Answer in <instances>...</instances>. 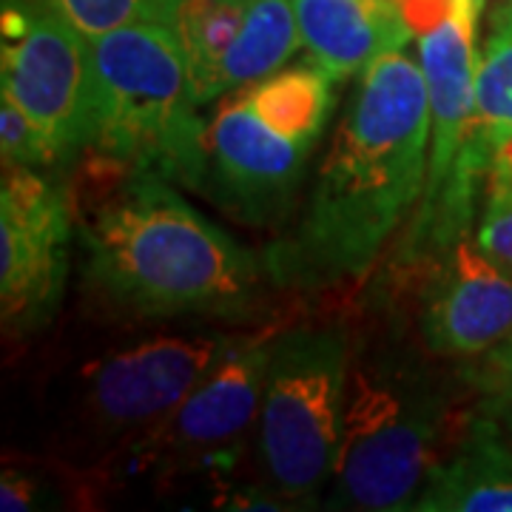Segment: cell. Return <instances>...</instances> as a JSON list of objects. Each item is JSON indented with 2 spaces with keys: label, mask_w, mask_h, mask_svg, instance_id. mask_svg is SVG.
<instances>
[{
  "label": "cell",
  "mask_w": 512,
  "mask_h": 512,
  "mask_svg": "<svg viewBox=\"0 0 512 512\" xmlns=\"http://www.w3.org/2000/svg\"><path fill=\"white\" fill-rule=\"evenodd\" d=\"M427 146L421 63L404 52L384 55L359 74L299 225L268 248V279L305 293L362 282L419 205Z\"/></svg>",
  "instance_id": "cell-1"
},
{
  "label": "cell",
  "mask_w": 512,
  "mask_h": 512,
  "mask_svg": "<svg viewBox=\"0 0 512 512\" xmlns=\"http://www.w3.org/2000/svg\"><path fill=\"white\" fill-rule=\"evenodd\" d=\"M77 237L86 285L131 319L237 322L256 311L268 276L248 248L157 177L114 171V185L77 208Z\"/></svg>",
  "instance_id": "cell-2"
},
{
  "label": "cell",
  "mask_w": 512,
  "mask_h": 512,
  "mask_svg": "<svg viewBox=\"0 0 512 512\" xmlns=\"http://www.w3.org/2000/svg\"><path fill=\"white\" fill-rule=\"evenodd\" d=\"M461 416L444 376L407 339L390 330L353 342L342 441L325 507L413 510Z\"/></svg>",
  "instance_id": "cell-3"
},
{
  "label": "cell",
  "mask_w": 512,
  "mask_h": 512,
  "mask_svg": "<svg viewBox=\"0 0 512 512\" xmlns=\"http://www.w3.org/2000/svg\"><path fill=\"white\" fill-rule=\"evenodd\" d=\"M279 328L245 330L220 365L143 439L123 447L92 470L94 484H151L157 490L202 487L214 507L279 510L265 487L231 476L254 441L265 373Z\"/></svg>",
  "instance_id": "cell-4"
},
{
  "label": "cell",
  "mask_w": 512,
  "mask_h": 512,
  "mask_svg": "<svg viewBox=\"0 0 512 512\" xmlns=\"http://www.w3.org/2000/svg\"><path fill=\"white\" fill-rule=\"evenodd\" d=\"M92 143L103 168L200 191L205 134L183 49L163 23L92 40Z\"/></svg>",
  "instance_id": "cell-5"
},
{
  "label": "cell",
  "mask_w": 512,
  "mask_h": 512,
  "mask_svg": "<svg viewBox=\"0 0 512 512\" xmlns=\"http://www.w3.org/2000/svg\"><path fill=\"white\" fill-rule=\"evenodd\" d=\"M339 325L279 330L254 430L256 478L279 510L319 507L336 473L350 367Z\"/></svg>",
  "instance_id": "cell-6"
},
{
  "label": "cell",
  "mask_w": 512,
  "mask_h": 512,
  "mask_svg": "<svg viewBox=\"0 0 512 512\" xmlns=\"http://www.w3.org/2000/svg\"><path fill=\"white\" fill-rule=\"evenodd\" d=\"M245 330L151 333L80 367L66 396L63 433L77 470H92L183 402Z\"/></svg>",
  "instance_id": "cell-7"
},
{
  "label": "cell",
  "mask_w": 512,
  "mask_h": 512,
  "mask_svg": "<svg viewBox=\"0 0 512 512\" xmlns=\"http://www.w3.org/2000/svg\"><path fill=\"white\" fill-rule=\"evenodd\" d=\"M0 92L46 137L55 163L92 143V40L66 20L20 0H3Z\"/></svg>",
  "instance_id": "cell-8"
},
{
  "label": "cell",
  "mask_w": 512,
  "mask_h": 512,
  "mask_svg": "<svg viewBox=\"0 0 512 512\" xmlns=\"http://www.w3.org/2000/svg\"><path fill=\"white\" fill-rule=\"evenodd\" d=\"M74 208L63 185L29 165H3L0 183V319L29 336L57 316L69 282Z\"/></svg>",
  "instance_id": "cell-9"
},
{
  "label": "cell",
  "mask_w": 512,
  "mask_h": 512,
  "mask_svg": "<svg viewBox=\"0 0 512 512\" xmlns=\"http://www.w3.org/2000/svg\"><path fill=\"white\" fill-rule=\"evenodd\" d=\"M200 106L262 83L302 46L291 0H171L168 23Z\"/></svg>",
  "instance_id": "cell-10"
},
{
  "label": "cell",
  "mask_w": 512,
  "mask_h": 512,
  "mask_svg": "<svg viewBox=\"0 0 512 512\" xmlns=\"http://www.w3.org/2000/svg\"><path fill=\"white\" fill-rule=\"evenodd\" d=\"M311 151L265 126L245 97H237L208 123L200 191L231 220L274 225L293 205Z\"/></svg>",
  "instance_id": "cell-11"
},
{
  "label": "cell",
  "mask_w": 512,
  "mask_h": 512,
  "mask_svg": "<svg viewBox=\"0 0 512 512\" xmlns=\"http://www.w3.org/2000/svg\"><path fill=\"white\" fill-rule=\"evenodd\" d=\"M419 333L439 359H473L512 333V271L484 254L470 234L424 271Z\"/></svg>",
  "instance_id": "cell-12"
},
{
  "label": "cell",
  "mask_w": 512,
  "mask_h": 512,
  "mask_svg": "<svg viewBox=\"0 0 512 512\" xmlns=\"http://www.w3.org/2000/svg\"><path fill=\"white\" fill-rule=\"evenodd\" d=\"M302 49L330 80L367 72L416 37L399 0H291Z\"/></svg>",
  "instance_id": "cell-13"
},
{
  "label": "cell",
  "mask_w": 512,
  "mask_h": 512,
  "mask_svg": "<svg viewBox=\"0 0 512 512\" xmlns=\"http://www.w3.org/2000/svg\"><path fill=\"white\" fill-rule=\"evenodd\" d=\"M416 512H512V427L464 413Z\"/></svg>",
  "instance_id": "cell-14"
},
{
  "label": "cell",
  "mask_w": 512,
  "mask_h": 512,
  "mask_svg": "<svg viewBox=\"0 0 512 512\" xmlns=\"http://www.w3.org/2000/svg\"><path fill=\"white\" fill-rule=\"evenodd\" d=\"M328 74L319 66L279 69L262 83L242 94L254 114L276 134L288 137L299 146L313 148L328 126L333 92Z\"/></svg>",
  "instance_id": "cell-15"
},
{
  "label": "cell",
  "mask_w": 512,
  "mask_h": 512,
  "mask_svg": "<svg viewBox=\"0 0 512 512\" xmlns=\"http://www.w3.org/2000/svg\"><path fill=\"white\" fill-rule=\"evenodd\" d=\"M476 120L495 143L512 137V18L495 15L476 72Z\"/></svg>",
  "instance_id": "cell-16"
},
{
  "label": "cell",
  "mask_w": 512,
  "mask_h": 512,
  "mask_svg": "<svg viewBox=\"0 0 512 512\" xmlns=\"http://www.w3.org/2000/svg\"><path fill=\"white\" fill-rule=\"evenodd\" d=\"M46 9L89 40L128 23H168L171 0H20Z\"/></svg>",
  "instance_id": "cell-17"
},
{
  "label": "cell",
  "mask_w": 512,
  "mask_h": 512,
  "mask_svg": "<svg viewBox=\"0 0 512 512\" xmlns=\"http://www.w3.org/2000/svg\"><path fill=\"white\" fill-rule=\"evenodd\" d=\"M476 242L484 254L512 271V137L495 143L493 163L481 197Z\"/></svg>",
  "instance_id": "cell-18"
},
{
  "label": "cell",
  "mask_w": 512,
  "mask_h": 512,
  "mask_svg": "<svg viewBox=\"0 0 512 512\" xmlns=\"http://www.w3.org/2000/svg\"><path fill=\"white\" fill-rule=\"evenodd\" d=\"M458 384L473 396V410L512 427V333L481 356L456 367Z\"/></svg>",
  "instance_id": "cell-19"
},
{
  "label": "cell",
  "mask_w": 512,
  "mask_h": 512,
  "mask_svg": "<svg viewBox=\"0 0 512 512\" xmlns=\"http://www.w3.org/2000/svg\"><path fill=\"white\" fill-rule=\"evenodd\" d=\"M0 154H3V165H29V168L55 165L46 137L9 94H0Z\"/></svg>",
  "instance_id": "cell-20"
},
{
  "label": "cell",
  "mask_w": 512,
  "mask_h": 512,
  "mask_svg": "<svg viewBox=\"0 0 512 512\" xmlns=\"http://www.w3.org/2000/svg\"><path fill=\"white\" fill-rule=\"evenodd\" d=\"M40 493H43V478H37L35 470L3 467V476H0V510H35L37 504H40Z\"/></svg>",
  "instance_id": "cell-21"
},
{
  "label": "cell",
  "mask_w": 512,
  "mask_h": 512,
  "mask_svg": "<svg viewBox=\"0 0 512 512\" xmlns=\"http://www.w3.org/2000/svg\"><path fill=\"white\" fill-rule=\"evenodd\" d=\"M495 15H504V18H512V0H507V3H504V6H501V9H498Z\"/></svg>",
  "instance_id": "cell-22"
},
{
  "label": "cell",
  "mask_w": 512,
  "mask_h": 512,
  "mask_svg": "<svg viewBox=\"0 0 512 512\" xmlns=\"http://www.w3.org/2000/svg\"><path fill=\"white\" fill-rule=\"evenodd\" d=\"M473 3H476V9H478V12H481V9H484V3H487V0H473Z\"/></svg>",
  "instance_id": "cell-23"
}]
</instances>
